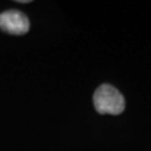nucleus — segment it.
I'll use <instances>...</instances> for the list:
<instances>
[{"instance_id":"f257e3e1","label":"nucleus","mask_w":151,"mask_h":151,"mask_svg":"<svg viewBox=\"0 0 151 151\" xmlns=\"http://www.w3.org/2000/svg\"><path fill=\"white\" fill-rule=\"evenodd\" d=\"M93 105L102 115H120L125 110V98L113 86L101 84L93 94Z\"/></svg>"},{"instance_id":"f03ea898","label":"nucleus","mask_w":151,"mask_h":151,"mask_svg":"<svg viewBox=\"0 0 151 151\" xmlns=\"http://www.w3.org/2000/svg\"><path fill=\"white\" fill-rule=\"evenodd\" d=\"M0 29L9 34L22 35L29 30V19L22 12L8 10L0 14Z\"/></svg>"}]
</instances>
